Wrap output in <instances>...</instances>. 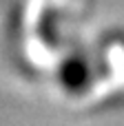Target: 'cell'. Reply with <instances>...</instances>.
Returning <instances> with one entry per match:
<instances>
[{
  "mask_svg": "<svg viewBox=\"0 0 124 126\" xmlns=\"http://www.w3.org/2000/svg\"><path fill=\"white\" fill-rule=\"evenodd\" d=\"M62 82H64L67 91L82 93L87 89V84H89V71H87V66L82 62H78V60L64 62V66H62Z\"/></svg>",
  "mask_w": 124,
  "mask_h": 126,
  "instance_id": "1",
  "label": "cell"
}]
</instances>
